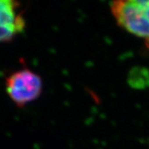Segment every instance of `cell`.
<instances>
[{"label":"cell","instance_id":"6da1fadb","mask_svg":"<svg viewBox=\"0 0 149 149\" xmlns=\"http://www.w3.org/2000/svg\"><path fill=\"white\" fill-rule=\"evenodd\" d=\"M110 8L118 24L149 49V0H113Z\"/></svg>","mask_w":149,"mask_h":149},{"label":"cell","instance_id":"7a4b0ae2","mask_svg":"<svg viewBox=\"0 0 149 149\" xmlns=\"http://www.w3.org/2000/svg\"><path fill=\"white\" fill-rule=\"evenodd\" d=\"M6 91L17 106L22 108L36 100L42 92L41 76L27 68L15 70L5 79Z\"/></svg>","mask_w":149,"mask_h":149},{"label":"cell","instance_id":"3957f363","mask_svg":"<svg viewBox=\"0 0 149 149\" xmlns=\"http://www.w3.org/2000/svg\"><path fill=\"white\" fill-rule=\"evenodd\" d=\"M25 25L19 0H0V42L13 41Z\"/></svg>","mask_w":149,"mask_h":149}]
</instances>
